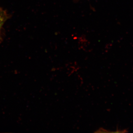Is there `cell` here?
<instances>
[{
  "instance_id": "7a4b0ae2",
  "label": "cell",
  "mask_w": 133,
  "mask_h": 133,
  "mask_svg": "<svg viewBox=\"0 0 133 133\" xmlns=\"http://www.w3.org/2000/svg\"><path fill=\"white\" fill-rule=\"evenodd\" d=\"M6 15L5 12H3L2 10L0 9V16H2L4 15Z\"/></svg>"
},
{
  "instance_id": "6da1fadb",
  "label": "cell",
  "mask_w": 133,
  "mask_h": 133,
  "mask_svg": "<svg viewBox=\"0 0 133 133\" xmlns=\"http://www.w3.org/2000/svg\"><path fill=\"white\" fill-rule=\"evenodd\" d=\"M6 15L2 16H0V32H1V29L3 24H4L5 21L6 20Z\"/></svg>"
}]
</instances>
